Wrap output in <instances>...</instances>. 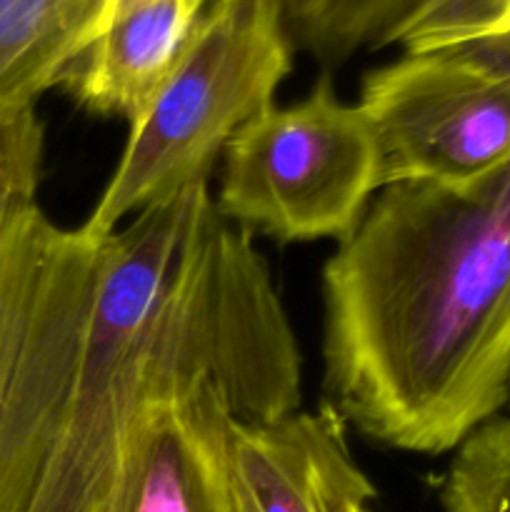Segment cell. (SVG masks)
Here are the masks:
<instances>
[{"instance_id":"obj_1","label":"cell","mask_w":510,"mask_h":512,"mask_svg":"<svg viewBox=\"0 0 510 512\" xmlns=\"http://www.w3.org/2000/svg\"><path fill=\"white\" fill-rule=\"evenodd\" d=\"M323 295L330 405L390 448H460L510 398V163L385 185Z\"/></svg>"},{"instance_id":"obj_2","label":"cell","mask_w":510,"mask_h":512,"mask_svg":"<svg viewBox=\"0 0 510 512\" xmlns=\"http://www.w3.org/2000/svg\"><path fill=\"white\" fill-rule=\"evenodd\" d=\"M208 198V183H195L105 238L73 383L23 512H98L145 395L160 383H213L203 320L173 283Z\"/></svg>"},{"instance_id":"obj_3","label":"cell","mask_w":510,"mask_h":512,"mask_svg":"<svg viewBox=\"0 0 510 512\" xmlns=\"http://www.w3.org/2000/svg\"><path fill=\"white\" fill-rule=\"evenodd\" d=\"M293 63L283 0H213L143 113L123 158L80 228L105 240L130 213L208 183L215 158L273 108Z\"/></svg>"},{"instance_id":"obj_4","label":"cell","mask_w":510,"mask_h":512,"mask_svg":"<svg viewBox=\"0 0 510 512\" xmlns=\"http://www.w3.org/2000/svg\"><path fill=\"white\" fill-rule=\"evenodd\" d=\"M105 240L33 205L0 245V512H23L53 445Z\"/></svg>"},{"instance_id":"obj_5","label":"cell","mask_w":510,"mask_h":512,"mask_svg":"<svg viewBox=\"0 0 510 512\" xmlns=\"http://www.w3.org/2000/svg\"><path fill=\"white\" fill-rule=\"evenodd\" d=\"M223 153L218 213L283 243L348 238L380 188L373 133L328 78L303 103L243 125Z\"/></svg>"},{"instance_id":"obj_6","label":"cell","mask_w":510,"mask_h":512,"mask_svg":"<svg viewBox=\"0 0 510 512\" xmlns=\"http://www.w3.org/2000/svg\"><path fill=\"white\" fill-rule=\"evenodd\" d=\"M358 108L380 188L475 183L510 163V40L405 53L365 75Z\"/></svg>"},{"instance_id":"obj_7","label":"cell","mask_w":510,"mask_h":512,"mask_svg":"<svg viewBox=\"0 0 510 512\" xmlns=\"http://www.w3.org/2000/svg\"><path fill=\"white\" fill-rule=\"evenodd\" d=\"M230 410L213 383L145 395L98 512H235Z\"/></svg>"},{"instance_id":"obj_8","label":"cell","mask_w":510,"mask_h":512,"mask_svg":"<svg viewBox=\"0 0 510 512\" xmlns=\"http://www.w3.org/2000/svg\"><path fill=\"white\" fill-rule=\"evenodd\" d=\"M228 480L235 512H365L375 498L330 403L260 425L230 418Z\"/></svg>"},{"instance_id":"obj_9","label":"cell","mask_w":510,"mask_h":512,"mask_svg":"<svg viewBox=\"0 0 510 512\" xmlns=\"http://www.w3.org/2000/svg\"><path fill=\"white\" fill-rule=\"evenodd\" d=\"M200 13L193 0H110L98 38L60 85L90 113L133 123L173 70Z\"/></svg>"},{"instance_id":"obj_10","label":"cell","mask_w":510,"mask_h":512,"mask_svg":"<svg viewBox=\"0 0 510 512\" xmlns=\"http://www.w3.org/2000/svg\"><path fill=\"white\" fill-rule=\"evenodd\" d=\"M110 0H0V105L35 103L93 45Z\"/></svg>"},{"instance_id":"obj_11","label":"cell","mask_w":510,"mask_h":512,"mask_svg":"<svg viewBox=\"0 0 510 512\" xmlns=\"http://www.w3.org/2000/svg\"><path fill=\"white\" fill-rule=\"evenodd\" d=\"M415 0H283L285 25L300 48L338 68L365 45H385Z\"/></svg>"},{"instance_id":"obj_12","label":"cell","mask_w":510,"mask_h":512,"mask_svg":"<svg viewBox=\"0 0 510 512\" xmlns=\"http://www.w3.org/2000/svg\"><path fill=\"white\" fill-rule=\"evenodd\" d=\"M445 512H510V418H493L460 443L443 485Z\"/></svg>"},{"instance_id":"obj_13","label":"cell","mask_w":510,"mask_h":512,"mask_svg":"<svg viewBox=\"0 0 510 512\" xmlns=\"http://www.w3.org/2000/svg\"><path fill=\"white\" fill-rule=\"evenodd\" d=\"M500 35H510V0H415L385 45L423 53Z\"/></svg>"},{"instance_id":"obj_14","label":"cell","mask_w":510,"mask_h":512,"mask_svg":"<svg viewBox=\"0 0 510 512\" xmlns=\"http://www.w3.org/2000/svg\"><path fill=\"white\" fill-rule=\"evenodd\" d=\"M45 128L35 103L0 105V245L20 215L38 205Z\"/></svg>"},{"instance_id":"obj_15","label":"cell","mask_w":510,"mask_h":512,"mask_svg":"<svg viewBox=\"0 0 510 512\" xmlns=\"http://www.w3.org/2000/svg\"><path fill=\"white\" fill-rule=\"evenodd\" d=\"M193 3H195V5H198V8H200V10H205V8H208V3H210V0H193Z\"/></svg>"},{"instance_id":"obj_16","label":"cell","mask_w":510,"mask_h":512,"mask_svg":"<svg viewBox=\"0 0 510 512\" xmlns=\"http://www.w3.org/2000/svg\"><path fill=\"white\" fill-rule=\"evenodd\" d=\"M365 512H368V510H365Z\"/></svg>"}]
</instances>
